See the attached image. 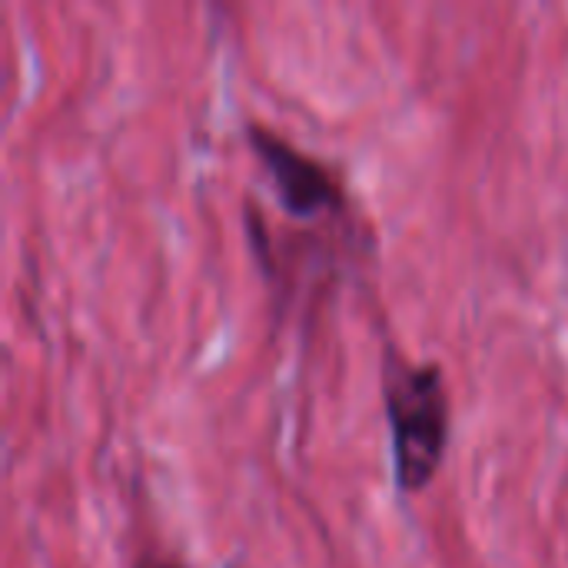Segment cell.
Returning a JSON list of instances; mask_svg holds the SVG:
<instances>
[{"label":"cell","mask_w":568,"mask_h":568,"mask_svg":"<svg viewBox=\"0 0 568 568\" xmlns=\"http://www.w3.org/2000/svg\"><path fill=\"white\" fill-rule=\"evenodd\" d=\"M383 399L396 486L403 493H419L439 473L449 446V389L443 366L413 363L396 346H386Z\"/></svg>","instance_id":"cell-1"},{"label":"cell","mask_w":568,"mask_h":568,"mask_svg":"<svg viewBox=\"0 0 568 568\" xmlns=\"http://www.w3.org/2000/svg\"><path fill=\"white\" fill-rule=\"evenodd\" d=\"M133 568H186V566H183V562H176V559H166V556H140Z\"/></svg>","instance_id":"cell-3"},{"label":"cell","mask_w":568,"mask_h":568,"mask_svg":"<svg viewBox=\"0 0 568 568\" xmlns=\"http://www.w3.org/2000/svg\"><path fill=\"white\" fill-rule=\"evenodd\" d=\"M246 140L253 153L260 156L263 170L276 183V196L286 213L293 216H320V213H336L346 206V193L339 176L316 160L313 153L300 150L293 140L276 133L273 126L250 123Z\"/></svg>","instance_id":"cell-2"}]
</instances>
